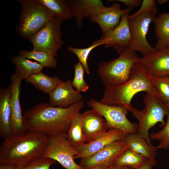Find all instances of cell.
Instances as JSON below:
<instances>
[{"mask_svg":"<svg viewBox=\"0 0 169 169\" xmlns=\"http://www.w3.org/2000/svg\"><path fill=\"white\" fill-rule=\"evenodd\" d=\"M83 100L66 108L41 102L27 109L23 115L27 131H37L48 136L67 134L72 121L84 105Z\"/></svg>","mask_w":169,"mask_h":169,"instance_id":"1","label":"cell"},{"mask_svg":"<svg viewBox=\"0 0 169 169\" xmlns=\"http://www.w3.org/2000/svg\"><path fill=\"white\" fill-rule=\"evenodd\" d=\"M105 87L103 97L100 102L109 105H121L129 111L132 107L131 100L138 92L145 91L161 99L155 87L152 76L139 62L134 66L126 82Z\"/></svg>","mask_w":169,"mask_h":169,"instance_id":"2","label":"cell"},{"mask_svg":"<svg viewBox=\"0 0 169 169\" xmlns=\"http://www.w3.org/2000/svg\"><path fill=\"white\" fill-rule=\"evenodd\" d=\"M48 136L40 132L27 131L12 135L4 139L0 146V165L15 166L35 156H42Z\"/></svg>","mask_w":169,"mask_h":169,"instance_id":"3","label":"cell"},{"mask_svg":"<svg viewBox=\"0 0 169 169\" xmlns=\"http://www.w3.org/2000/svg\"><path fill=\"white\" fill-rule=\"evenodd\" d=\"M117 58L108 62H101L98 74L105 87L123 84L129 79L133 67L139 61L136 51L129 48Z\"/></svg>","mask_w":169,"mask_h":169,"instance_id":"4","label":"cell"},{"mask_svg":"<svg viewBox=\"0 0 169 169\" xmlns=\"http://www.w3.org/2000/svg\"><path fill=\"white\" fill-rule=\"evenodd\" d=\"M143 103L145 107L142 110L132 107L131 111L138 121L137 134L151 144L149 130L158 123L163 127L166 123L164 117L168 115L169 110L161 99L147 93L144 97Z\"/></svg>","mask_w":169,"mask_h":169,"instance_id":"5","label":"cell"},{"mask_svg":"<svg viewBox=\"0 0 169 169\" xmlns=\"http://www.w3.org/2000/svg\"><path fill=\"white\" fill-rule=\"evenodd\" d=\"M21 5L16 31L19 35L29 39L53 17L43 6L35 0H18Z\"/></svg>","mask_w":169,"mask_h":169,"instance_id":"6","label":"cell"},{"mask_svg":"<svg viewBox=\"0 0 169 169\" xmlns=\"http://www.w3.org/2000/svg\"><path fill=\"white\" fill-rule=\"evenodd\" d=\"M87 104L105 119L108 129L119 130L127 134L137 133L138 124L129 120L126 115L129 111L125 107L104 104L93 98L90 99Z\"/></svg>","mask_w":169,"mask_h":169,"instance_id":"7","label":"cell"},{"mask_svg":"<svg viewBox=\"0 0 169 169\" xmlns=\"http://www.w3.org/2000/svg\"><path fill=\"white\" fill-rule=\"evenodd\" d=\"M63 19L54 16L42 28L29 39L33 49L47 52L55 57L64 42L61 38V25Z\"/></svg>","mask_w":169,"mask_h":169,"instance_id":"8","label":"cell"},{"mask_svg":"<svg viewBox=\"0 0 169 169\" xmlns=\"http://www.w3.org/2000/svg\"><path fill=\"white\" fill-rule=\"evenodd\" d=\"M78 153L76 148L67 140L66 134L62 133L48 136L42 156L58 162L66 169H83L74 161Z\"/></svg>","mask_w":169,"mask_h":169,"instance_id":"9","label":"cell"},{"mask_svg":"<svg viewBox=\"0 0 169 169\" xmlns=\"http://www.w3.org/2000/svg\"><path fill=\"white\" fill-rule=\"evenodd\" d=\"M156 14L150 11L143 13L137 16L128 18V22L131 35L130 48L135 51L141 52L143 55L156 51L146 39L149 26L154 23Z\"/></svg>","mask_w":169,"mask_h":169,"instance_id":"10","label":"cell"},{"mask_svg":"<svg viewBox=\"0 0 169 169\" xmlns=\"http://www.w3.org/2000/svg\"><path fill=\"white\" fill-rule=\"evenodd\" d=\"M129 149L124 140L115 141L107 145L89 157L81 159L79 164L83 169L99 166L107 167L113 164L125 151Z\"/></svg>","mask_w":169,"mask_h":169,"instance_id":"11","label":"cell"},{"mask_svg":"<svg viewBox=\"0 0 169 169\" xmlns=\"http://www.w3.org/2000/svg\"><path fill=\"white\" fill-rule=\"evenodd\" d=\"M11 127L12 135L23 134L27 131L20 101L21 83L23 80L16 74L10 77Z\"/></svg>","mask_w":169,"mask_h":169,"instance_id":"12","label":"cell"},{"mask_svg":"<svg viewBox=\"0 0 169 169\" xmlns=\"http://www.w3.org/2000/svg\"><path fill=\"white\" fill-rule=\"evenodd\" d=\"M131 9L121 17L119 24L115 28L102 34L100 38H108L110 40L105 47H112L119 54L130 48L131 35L128 22V16Z\"/></svg>","mask_w":169,"mask_h":169,"instance_id":"13","label":"cell"},{"mask_svg":"<svg viewBox=\"0 0 169 169\" xmlns=\"http://www.w3.org/2000/svg\"><path fill=\"white\" fill-rule=\"evenodd\" d=\"M127 135L119 130L109 129L94 140L76 147L78 153L74 156V159L89 157L110 143L124 140Z\"/></svg>","mask_w":169,"mask_h":169,"instance_id":"14","label":"cell"},{"mask_svg":"<svg viewBox=\"0 0 169 169\" xmlns=\"http://www.w3.org/2000/svg\"><path fill=\"white\" fill-rule=\"evenodd\" d=\"M72 81L68 79L62 82L49 94L50 105L66 108L83 100L80 93L73 87Z\"/></svg>","mask_w":169,"mask_h":169,"instance_id":"15","label":"cell"},{"mask_svg":"<svg viewBox=\"0 0 169 169\" xmlns=\"http://www.w3.org/2000/svg\"><path fill=\"white\" fill-rule=\"evenodd\" d=\"M110 7L105 6L101 9L97 15L90 18L91 21L96 23L99 26L102 34L115 28L120 22L122 16L132 8H128L124 9L120 8V4L115 0Z\"/></svg>","mask_w":169,"mask_h":169,"instance_id":"16","label":"cell"},{"mask_svg":"<svg viewBox=\"0 0 169 169\" xmlns=\"http://www.w3.org/2000/svg\"><path fill=\"white\" fill-rule=\"evenodd\" d=\"M139 62L152 77L169 76V49L167 48L143 55Z\"/></svg>","mask_w":169,"mask_h":169,"instance_id":"17","label":"cell"},{"mask_svg":"<svg viewBox=\"0 0 169 169\" xmlns=\"http://www.w3.org/2000/svg\"><path fill=\"white\" fill-rule=\"evenodd\" d=\"M82 114V126L85 143L92 141L107 131L105 119L92 109Z\"/></svg>","mask_w":169,"mask_h":169,"instance_id":"18","label":"cell"},{"mask_svg":"<svg viewBox=\"0 0 169 169\" xmlns=\"http://www.w3.org/2000/svg\"><path fill=\"white\" fill-rule=\"evenodd\" d=\"M73 17L80 28L85 18L94 17L105 6L100 0H69Z\"/></svg>","mask_w":169,"mask_h":169,"instance_id":"19","label":"cell"},{"mask_svg":"<svg viewBox=\"0 0 169 169\" xmlns=\"http://www.w3.org/2000/svg\"><path fill=\"white\" fill-rule=\"evenodd\" d=\"M10 86L0 90V135L3 139L12 135Z\"/></svg>","mask_w":169,"mask_h":169,"instance_id":"20","label":"cell"},{"mask_svg":"<svg viewBox=\"0 0 169 169\" xmlns=\"http://www.w3.org/2000/svg\"><path fill=\"white\" fill-rule=\"evenodd\" d=\"M124 140L129 149L143 155L147 159H156L159 149L157 146H155L148 143L137 133L128 134Z\"/></svg>","mask_w":169,"mask_h":169,"instance_id":"21","label":"cell"},{"mask_svg":"<svg viewBox=\"0 0 169 169\" xmlns=\"http://www.w3.org/2000/svg\"><path fill=\"white\" fill-rule=\"evenodd\" d=\"M10 60L15 67V73L22 80H26L31 75L42 72L44 68L37 62L32 61L19 55H14Z\"/></svg>","mask_w":169,"mask_h":169,"instance_id":"22","label":"cell"},{"mask_svg":"<svg viewBox=\"0 0 169 169\" xmlns=\"http://www.w3.org/2000/svg\"><path fill=\"white\" fill-rule=\"evenodd\" d=\"M155 32L156 37L155 48L161 50L166 48L169 44V14L162 12L156 17Z\"/></svg>","mask_w":169,"mask_h":169,"instance_id":"23","label":"cell"},{"mask_svg":"<svg viewBox=\"0 0 169 169\" xmlns=\"http://www.w3.org/2000/svg\"><path fill=\"white\" fill-rule=\"evenodd\" d=\"M25 81L42 92L49 94L63 81L56 75L49 76L41 72L31 75Z\"/></svg>","mask_w":169,"mask_h":169,"instance_id":"24","label":"cell"},{"mask_svg":"<svg viewBox=\"0 0 169 169\" xmlns=\"http://www.w3.org/2000/svg\"><path fill=\"white\" fill-rule=\"evenodd\" d=\"M44 7L54 16L68 20L73 18L71 7L67 0H35Z\"/></svg>","mask_w":169,"mask_h":169,"instance_id":"25","label":"cell"},{"mask_svg":"<svg viewBox=\"0 0 169 169\" xmlns=\"http://www.w3.org/2000/svg\"><path fill=\"white\" fill-rule=\"evenodd\" d=\"M66 137L70 143L75 147L85 143L82 130V114L79 112L74 118L66 134Z\"/></svg>","mask_w":169,"mask_h":169,"instance_id":"26","label":"cell"},{"mask_svg":"<svg viewBox=\"0 0 169 169\" xmlns=\"http://www.w3.org/2000/svg\"><path fill=\"white\" fill-rule=\"evenodd\" d=\"M108 38H101L95 40L88 47L84 48H77L69 46L68 50L75 54L77 57L79 62L84 67L85 72L90 74V70L87 63V59L91 52L96 47L101 45H105L110 42Z\"/></svg>","mask_w":169,"mask_h":169,"instance_id":"27","label":"cell"},{"mask_svg":"<svg viewBox=\"0 0 169 169\" xmlns=\"http://www.w3.org/2000/svg\"><path fill=\"white\" fill-rule=\"evenodd\" d=\"M19 55L29 59H33L44 67L56 68L57 60L52 54L44 51L32 49L30 51L23 50L18 52Z\"/></svg>","mask_w":169,"mask_h":169,"instance_id":"28","label":"cell"},{"mask_svg":"<svg viewBox=\"0 0 169 169\" xmlns=\"http://www.w3.org/2000/svg\"><path fill=\"white\" fill-rule=\"evenodd\" d=\"M147 159L143 155L128 149L123 152L113 164L136 169L142 165Z\"/></svg>","mask_w":169,"mask_h":169,"instance_id":"29","label":"cell"},{"mask_svg":"<svg viewBox=\"0 0 169 169\" xmlns=\"http://www.w3.org/2000/svg\"><path fill=\"white\" fill-rule=\"evenodd\" d=\"M57 161L42 156L33 157L15 166L14 169H50Z\"/></svg>","mask_w":169,"mask_h":169,"instance_id":"30","label":"cell"},{"mask_svg":"<svg viewBox=\"0 0 169 169\" xmlns=\"http://www.w3.org/2000/svg\"><path fill=\"white\" fill-rule=\"evenodd\" d=\"M74 76L72 81L74 88L78 92H84L89 89V86L85 82L84 79L85 72L84 67L79 62L74 65Z\"/></svg>","mask_w":169,"mask_h":169,"instance_id":"31","label":"cell"},{"mask_svg":"<svg viewBox=\"0 0 169 169\" xmlns=\"http://www.w3.org/2000/svg\"><path fill=\"white\" fill-rule=\"evenodd\" d=\"M156 90L166 105L169 103V76L152 77Z\"/></svg>","mask_w":169,"mask_h":169,"instance_id":"32","label":"cell"},{"mask_svg":"<svg viewBox=\"0 0 169 169\" xmlns=\"http://www.w3.org/2000/svg\"><path fill=\"white\" fill-rule=\"evenodd\" d=\"M151 140H156L159 141L158 149H168L169 147V113L167 120L162 129L157 132L150 134Z\"/></svg>","mask_w":169,"mask_h":169,"instance_id":"33","label":"cell"},{"mask_svg":"<svg viewBox=\"0 0 169 169\" xmlns=\"http://www.w3.org/2000/svg\"><path fill=\"white\" fill-rule=\"evenodd\" d=\"M155 0H143L139 9L132 14L129 15L128 18H131L144 12L150 11L157 13L158 9Z\"/></svg>","mask_w":169,"mask_h":169,"instance_id":"34","label":"cell"},{"mask_svg":"<svg viewBox=\"0 0 169 169\" xmlns=\"http://www.w3.org/2000/svg\"><path fill=\"white\" fill-rule=\"evenodd\" d=\"M123 3L126 7L133 8L139 6L142 3L141 0H115Z\"/></svg>","mask_w":169,"mask_h":169,"instance_id":"35","label":"cell"},{"mask_svg":"<svg viewBox=\"0 0 169 169\" xmlns=\"http://www.w3.org/2000/svg\"><path fill=\"white\" fill-rule=\"evenodd\" d=\"M157 163L156 159H147L145 161L140 167L136 169H152L153 167Z\"/></svg>","mask_w":169,"mask_h":169,"instance_id":"36","label":"cell"},{"mask_svg":"<svg viewBox=\"0 0 169 169\" xmlns=\"http://www.w3.org/2000/svg\"><path fill=\"white\" fill-rule=\"evenodd\" d=\"M131 168L127 166H120L114 164H112L107 168V169H130Z\"/></svg>","mask_w":169,"mask_h":169,"instance_id":"37","label":"cell"},{"mask_svg":"<svg viewBox=\"0 0 169 169\" xmlns=\"http://www.w3.org/2000/svg\"><path fill=\"white\" fill-rule=\"evenodd\" d=\"M15 166L13 165H1L0 169H14Z\"/></svg>","mask_w":169,"mask_h":169,"instance_id":"38","label":"cell"},{"mask_svg":"<svg viewBox=\"0 0 169 169\" xmlns=\"http://www.w3.org/2000/svg\"><path fill=\"white\" fill-rule=\"evenodd\" d=\"M108 167L105 166H99L94 167L89 169H107Z\"/></svg>","mask_w":169,"mask_h":169,"instance_id":"39","label":"cell"},{"mask_svg":"<svg viewBox=\"0 0 169 169\" xmlns=\"http://www.w3.org/2000/svg\"><path fill=\"white\" fill-rule=\"evenodd\" d=\"M156 1L157 3L159 5H162L168 1V0H157Z\"/></svg>","mask_w":169,"mask_h":169,"instance_id":"40","label":"cell"},{"mask_svg":"<svg viewBox=\"0 0 169 169\" xmlns=\"http://www.w3.org/2000/svg\"><path fill=\"white\" fill-rule=\"evenodd\" d=\"M166 106L169 110V103L166 105Z\"/></svg>","mask_w":169,"mask_h":169,"instance_id":"41","label":"cell"},{"mask_svg":"<svg viewBox=\"0 0 169 169\" xmlns=\"http://www.w3.org/2000/svg\"><path fill=\"white\" fill-rule=\"evenodd\" d=\"M167 48L169 49V44L168 45V46H167Z\"/></svg>","mask_w":169,"mask_h":169,"instance_id":"42","label":"cell"},{"mask_svg":"<svg viewBox=\"0 0 169 169\" xmlns=\"http://www.w3.org/2000/svg\"><path fill=\"white\" fill-rule=\"evenodd\" d=\"M168 151H169V147L168 148Z\"/></svg>","mask_w":169,"mask_h":169,"instance_id":"43","label":"cell"},{"mask_svg":"<svg viewBox=\"0 0 169 169\" xmlns=\"http://www.w3.org/2000/svg\"></svg>","mask_w":169,"mask_h":169,"instance_id":"44","label":"cell"}]
</instances>
